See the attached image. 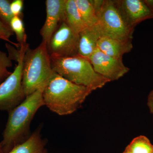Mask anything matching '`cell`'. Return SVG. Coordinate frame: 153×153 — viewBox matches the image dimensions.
Returning <instances> with one entry per match:
<instances>
[{
    "instance_id": "cell-9",
    "label": "cell",
    "mask_w": 153,
    "mask_h": 153,
    "mask_svg": "<svg viewBox=\"0 0 153 153\" xmlns=\"http://www.w3.org/2000/svg\"><path fill=\"white\" fill-rule=\"evenodd\" d=\"M126 24L134 29L140 23L153 19V13L144 0H114Z\"/></svg>"
},
{
    "instance_id": "cell-5",
    "label": "cell",
    "mask_w": 153,
    "mask_h": 153,
    "mask_svg": "<svg viewBox=\"0 0 153 153\" xmlns=\"http://www.w3.org/2000/svg\"><path fill=\"white\" fill-rule=\"evenodd\" d=\"M94 26L101 38L132 40L134 30L126 24L114 0H102L98 11V21Z\"/></svg>"
},
{
    "instance_id": "cell-12",
    "label": "cell",
    "mask_w": 153,
    "mask_h": 153,
    "mask_svg": "<svg viewBox=\"0 0 153 153\" xmlns=\"http://www.w3.org/2000/svg\"><path fill=\"white\" fill-rule=\"evenodd\" d=\"M101 38L94 26L87 27L80 32L79 34L78 55L88 59L97 49V43Z\"/></svg>"
},
{
    "instance_id": "cell-6",
    "label": "cell",
    "mask_w": 153,
    "mask_h": 153,
    "mask_svg": "<svg viewBox=\"0 0 153 153\" xmlns=\"http://www.w3.org/2000/svg\"><path fill=\"white\" fill-rule=\"evenodd\" d=\"M28 44L20 47L18 52V64L13 72L0 84V111L10 112L25 100L22 86L23 60Z\"/></svg>"
},
{
    "instance_id": "cell-1",
    "label": "cell",
    "mask_w": 153,
    "mask_h": 153,
    "mask_svg": "<svg viewBox=\"0 0 153 153\" xmlns=\"http://www.w3.org/2000/svg\"><path fill=\"white\" fill-rule=\"evenodd\" d=\"M46 85L26 97L21 104L8 113L3 140L0 143L3 153H8L31 136V122L38 110L45 105L43 92Z\"/></svg>"
},
{
    "instance_id": "cell-7",
    "label": "cell",
    "mask_w": 153,
    "mask_h": 153,
    "mask_svg": "<svg viewBox=\"0 0 153 153\" xmlns=\"http://www.w3.org/2000/svg\"><path fill=\"white\" fill-rule=\"evenodd\" d=\"M79 34L66 21L62 22L50 38L47 48L50 57H71L78 55Z\"/></svg>"
},
{
    "instance_id": "cell-22",
    "label": "cell",
    "mask_w": 153,
    "mask_h": 153,
    "mask_svg": "<svg viewBox=\"0 0 153 153\" xmlns=\"http://www.w3.org/2000/svg\"><path fill=\"white\" fill-rule=\"evenodd\" d=\"M147 105L150 111L153 114V90L150 92L148 96Z\"/></svg>"
},
{
    "instance_id": "cell-17",
    "label": "cell",
    "mask_w": 153,
    "mask_h": 153,
    "mask_svg": "<svg viewBox=\"0 0 153 153\" xmlns=\"http://www.w3.org/2000/svg\"><path fill=\"white\" fill-rule=\"evenodd\" d=\"M10 27L13 32L16 34L20 47L27 44V36L22 18L14 16L11 20Z\"/></svg>"
},
{
    "instance_id": "cell-16",
    "label": "cell",
    "mask_w": 153,
    "mask_h": 153,
    "mask_svg": "<svg viewBox=\"0 0 153 153\" xmlns=\"http://www.w3.org/2000/svg\"><path fill=\"white\" fill-rule=\"evenodd\" d=\"M126 149L132 153H152L153 145L146 137L140 135L134 139Z\"/></svg>"
},
{
    "instance_id": "cell-14",
    "label": "cell",
    "mask_w": 153,
    "mask_h": 153,
    "mask_svg": "<svg viewBox=\"0 0 153 153\" xmlns=\"http://www.w3.org/2000/svg\"><path fill=\"white\" fill-rule=\"evenodd\" d=\"M75 2L88 27L94 26L98 21V11L102 0H75Z\"/></svg>"
},
{
    "instance_id": "cell-19",
    "label": "cell",
    "mask_w": 153,
    "mask_h": 153,
    "mask_svg": "<svg viewBox=\"0 0 153 153\" xmlns=\"http://www.w3.org/2000/svg\"><path fill=\"white\" fill-rule=\"evenodd\" d=\"M11 3L8 0H0V20L10 28L11 20L14 16L11 10Z\"/></svg>"
},
{
    "instance_id": "cell-10",
    "label": "cell",
    "mask_w": 153,
    "mask_h": 153,
    "mask_svg": "<svg viewBox=\"0 0 153 153\" xmlns=\"http://www.w3.org/2000/svg\"><path fill=\"white\" fill-rule=\"evenodd\" d=\"M66 0H47L46 18L40 34L42 41L49 43L50 38L60 24L65 21Z\"/></svg>"
},
{
    "instance_id": "cell-8",
    "label": "cell",
    "mask_w": 153,
    "mask_h": 153,
    "mask_svg": "<svg viewBox=\"0 0 153 153\" xmlns=\"http://www.w3.org/2000/svg\"><path fill=\"white\" fill-rule=\"evenodd\" d=\"M88 59L97 73L110 81L118 80L130 70L124 64L123 59L108 56L98 48Z\"/></svg>"
},
{
    "instance_id": "cell-23",
    "label": "cell",
    "mask_w": 153,
    "mask_h": 153,
    "mask_svg": "<svg viewBox=\"0 0 153 153\" xmlns=\"http://www.w3.org/2000/svg\"><path fill=\"white\" fill-rule=\"evenodd\" d=\"M153 13V0H144Z\"/></svg>"
},
{
    "instance_id": "cell-13",
    "label": "cell",
    "mask_w": 153,
    "mask_h": 153,
    "mask_svg": "<svg viewBox=\"0 0 153 153\" xmlns=\"http://www.w3.org/2000/svg\"><path fill=\"white\" fill-rule=\"evenodd\" d=\"M42 126L40 125L26 142L15 147L8 153H48L47 140L42 138Z\"/></svg>"
},
{
    "instance_id": "cell-11",
    "label": "cell",
    "mask_w": 153,
    "mask_h": 153,
    "mask_svg": "<svg viewBox=\"0 0 153 153\" xmlns=\"http://www.w3.org/2000/svg\"><path fill=\"white\" fill-rule=\"evenodd\" d=\"M97 48L105 55L117 59H123V55L133 48L132 40H123L102 37L97 43Z\"/></svg>"
},
{
    "instance_id": "cell-3",
    "label": "cell",
    "mask_w": 153,
    "mask_h": 153,
    "mask_svg": "<svg viewBox=\"0 0 153 153\" xmlns=\"http://www.w3.org/2000/svg\"><path fill=\"white\" fill-rule=\"evenodd\" d=\"M55 73L46 42L42 41L34 49L28 47L24 56L22 76L26 97L47 85Z\"/></svg>"
},
{
    "instance_id": "cell-15",
    "label": "cell",
    "mask_w": 153,
    "mask_h": 153,
    "mask_svg": "<svg viewBox=\"0 0 153 153\" xmlns=\"http://www.w3.org/2000/svg\"><path fill=\"white\" fill-rule=\"evenodd\" d=\"M65 17L67 24L78 34L88 27L79 13L75 0H66Z\"/></svg>"
},
{
    "instance_id": "cell-4",
    "label": "cell",
    "mask_w": 153,
    "mask_h": 153,
    "mask_svg": "<svg viewBox=\"0 0 153 153\" xmlns=\"http://www.w3.org/2000/svg\"><path fill=\"white\" fill-rule=\"evenodd\" d=\"M50 58L54 72L77 85L85 86L94 91L103 87L110 82L94 71L88 59L79 55Z\"/></svg>"
},
{
    "instance_id": "cell-2",
    "label": "cell",
    "mask_w": 153,
    "mask_h": 153,
    "mask_svg": "<svg viewBox=\"0 0 153 153\" xmlns=\"http://www.w3.org/2000/svg\"><path fill=\"white\" fill-rule=\"evenodd\" d=\"M93 90L68 81L55 73L44 88L45 105L60 116L71 114L81 106Z\"/></svg>"
},
{
    "instance_id": "cell-24",
    "label": "cell",
    "mask_w": 153,
    "mask_h": 153,
    "mask_svg": "<svg viewBox=\"0 0 153 153\" xmlns=\"http://www.w3.org/2000/svg\"><path fill=\"white\" fill-rule=\"evenodd\" d=\"M123 153H132L131 152H129V151L127 149H126L125 150V151H124L123 152ZM152 153H153V152Z\"/></svg>"
},
{
    "instance_id": "cell-20",
    "label": "cell",
    "mask_w": 153,
    "mask_h": 153,
    "mask_svg": "<svg viewBox=\"0 0 153 153\" xmlns=\"http://www.w3.org/2000/svg\"><path fill=\"white\" fill-rule=\"evenodd\" d=\"M14 33L10 27H8L0 20V39L8 41L18 47L19 44H15L10 41V38L13 35Z\"/></svg>"
},
{
    "instance_id": "cell-25",
    "label": "cell",
    "mask_w": 153,
    "mask_h": 153,
    "mask_svg": "<svg viewBox=\"0 0 153 153\" xmlns=\"http://www.w3.org/2000/svg\"><path fill=\"white\" fill-rule=\"evenodd\" d=\"M0 153H3L2 151L1 146V144H0Z\"/></svg>"
},
{
    "instance_id": "cell-18",
    "label": "cell",
    "mask_w": 153,
    "mask_h": 153,
    "mask_svg": "<svg viewBox=\"0 0 153 153\" xmlns=\"http://www.w3.org/2000/svg\"><path fill=\"white\" fill-rule=\"evenodd\" d=\"M12 66V59L6 52L0 51V84L12 74L8 68Z\"/></svg>"
},
{
    "instance_id": "cell-21",
    "label": "cell",
    "mask_w": 153,
    "mask_h": 153,
    "mask_svg": "<svg viewBox=\"0 0 153 153\" xmlns=\"http://www.w3.org/2000/svg\"><path fill=\"white\" fill-rule=\"evenodd\" d=\"M23 5L24 1L23 0H15L11 2V10L14 16L22 18Z\"/></svg>"
}]
</instances>
